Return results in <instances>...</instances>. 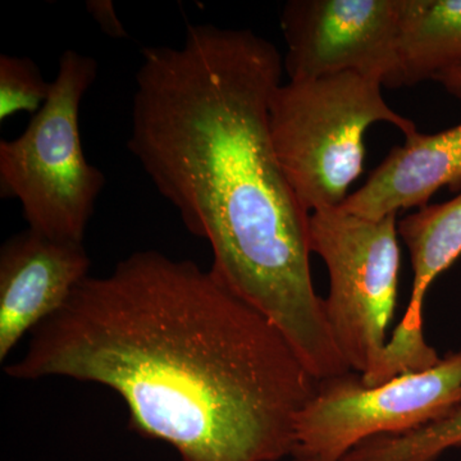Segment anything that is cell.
<instances>
[{
	"label": "cell",
	"instance_id": "cell-14",
	"mask_svg": "<svg viewBox=\"0 0 461 461\" xmlns=\"http://www.w3.org/2000/svg\"><path fill=\"white\" fill-rule=\"evenodd\" d=\"M86 9L93 20L95 21L96 25L109 38H127L126 29L117 16L113 2L111 0H89L86 3Z\"/></svg>",
	"mask_w": 461,
	"mask_h": 461
},
{
	"label": "cell",
	"instance_id": "cell-3",
	"mask_svg": "<svg viewBox=\"0 0 461 461\" xmlns=\"http://www.w3.org/2000/svg\"><path fill=\"white\" fill-rule=\"evenodd\" d=\"M405 138L418 132L382 95V85L355 74L288 81L273 93L269 130L282 171L309 213L336 209L363 172L364 138L375 123Z\"/></svg>",
	"mask_w": 461,
	"mask_h": 461
},
{
	"label": "cell",
	"instance_id": "cell-7",
	"mask_svg": "<svg viewBox=\"0 0 461 461\" xmlns=\"http://www.w3.org/2000/svg\"><path fill=\"white\" fill-rule=\"evenodd\" d=\"M402 0H291L281 14L290 81L355 74L402 85Z\"/></svg>",
	"mask_w": 461,
	"mask_h": 461
},
{
	"label": "cell",
	"instance_id": "cell-12",
	"mask_svg": "<svg viewBox=\"0 0 461 461\" xmlns=\"http://www.w3.org/2000/svg\"><path fill=\"white\" fill-rule=\"evenodd\" d=\"M456 447H461V403L418 429L364 439L341 461H437Z\"/></svg>",
	"mask_w": 461,
	"mask_h": 461
},
{
	"label": "cell",
	"instance_id": "cell-10",
	"mask_svg": "<svg viewBox=\"0 0 461 461\" xmlns=\"http://www.w3.org/2000/svg\"><path fill=\"white\" fill-rule=\"evenodd\" d=\"M445 186L461 187V123L433 135L415 132L405 138V144L393 148L339 209L382 220L403 209L423 208Z\"/></svg>",
	"mask_w": 461,
	"mask_h": 461
},
{
	"label": "cell",
	"instance_id": "cell-15",
	"mask_svg": "<svg viewBox=\"0 0 461 461\" xmlns=\"http://www.w3.org/2000/svg\"><path fill=\"white\" fill-rule=\"evenodd\" d=\"M448 93L461 99V66L447 69L435 78Z\"/></svg>",
	"mask_w": 461,
	"mask_h": 461
},
{
	"label": "cell",
	"instance_id": "cell-16",
	"mask_svg": "<svg viewBox=\"0 0 461 461\" xmlns=\"http://www.w3.org/2000/svg\"><path fill=\"white\" fill-rule=\"evenodd\" d=\"M291 461H313V460L304 459V457H293V459H291Z\"/></svg>",
	"mask_w": 461,
	"mask_h": 461
},
{
	"label": "cell",
	"instance_id": "cell-4",
	"mask_svg": "<svg viewBox=\"0 0 461 461\" xmlns=\"http://www.w3.org/2000/svg\"><path fill=\"white\" fill-rule=\"evenodd\" d=\"M96 77L93 57L66 50L41 111L20 136L0 141L2 198H16L29 229L58 241L84 244L105 185L80 132L81 102Z\"/></svg>",
	"mask_w": 461,
	"mask_h": 461
},
{
	"label": "cell",
	"instance_id": "cell-11",
	"mask_svg": "<svg viewBox=\"0 0 461 461\" xmlns=\"http://www.w3.org/2000/svg\"><path fill=\"white\" fill-rule=\"evenodd\" d=\"M402 85L412 86L461 66V0H402Z\"/></svg>",
	"mask_w": 461,
	"mask_h": 461
},
{
	"label": "cell",
	"instance_id": "cell-13",
	"mask_svg": "<svg viewBox=\"0 0 461 461\" xmlns=\"http://www.w3.org/2000/svg\"><path fill=\"white\" fill-rule=\"evenodd\" d=\"M51 83L29 57L0 56V122L20 112L36 114L50 98Z\"/></svg>",
	"mask_w": 461,
	"mask_h": 461
},
{
	"label": "cell",
	"instance_id": "cell-8",
	"mask_svg": "<svg viewBox=\"0 0 461 461\" xmlns=\"http://www.w3.org/2000/svg\"><path fill=\"white\" fill-rule=\"evenodd\" d=\"M84 244L58 241L27 227L0 249V360L26 333L57 314L90 276Z\"/></svg>",
	"mask_w": 461,
	"mask_h": 461
},
{
	"label": "cell",
	"instance_id": "cell-1",
	"mask_svg": "<svg viewBox=\"0 0 461 461\" xmlns=\"http://www.w3.org/2000/svg\"><path fill=\"white\" fill-rule=\"evenodd\" d=\"M9 377L111 388L182 461H280L318 381L260 312L193 260L135 251L32 330Z\"/></svg>",
	"mask_w": 461,
	"mask_h": 461
},
{
	"label": "cell",
	"instance_id": "cell-2",
	"mask_svg": "<svg viewBox=\"0 0 461 461\" xmlns=\"http://www.w3.org/2000/svg\"><path fill=\"white\" fill-rule=\"evenodd\" d=\"M277 48L251 30L189 25L181 47L142 50L129 150L214 273L284 333L318 381L348 371L311 269V213L269 130Z\"/></svg>",
	"mask_w": 461,
	"mask_h": 461
},
{
	"label": "cell",
	"instance_id": "cell-6",
	"mask_svg": "<svg viewBox=\"0 0 461 461\" xmlns=\"http://www.w3.org/2000/svg\"><path fill=\"white\" fill-rule=\"evenodd\" d=\"M460 403L461 351L375 386L355 372L324 379L297 417L293 457L341 461L364 439L418 429Z\"/></svg>",
	"mask_w": 461,
	"mask_h": 461
},
{
	"label": "cell",
	"instance_id": "cell-9",
	"mask_svg": "<svg viewBox=\"0 0 461 461\" xmlns=\"http://www.w3.org/2000/svg\"><path fill=\"white\" fill-rule=\"evenodd\" d=\"M411 253L412 285L408 309L388 339L377 384L403 373L424 371L441 360L423 335V303L433 281L461 256V193L426 205L397 222Z\"/></svg>",
	"mask_w": 461,
	"mask_h": 461
},
{
	"label": "cell",
	"instance_id": "cell-5",
	"mask_svg": "<svg viewBox=\"0 0 461 461\" xmlns=\"http://www.w3.org/2000/svg\"><path fill=\"white\" fill-rule=\"evenodd\" d=\"M311 247L329 269L324 311L333 341L348 369L375 386L399 293L396 215L369 220L339 208L315 212Z\"/></svg>",
	"mask_w": 461,
	"mask_h": 461
}]
</instances>
